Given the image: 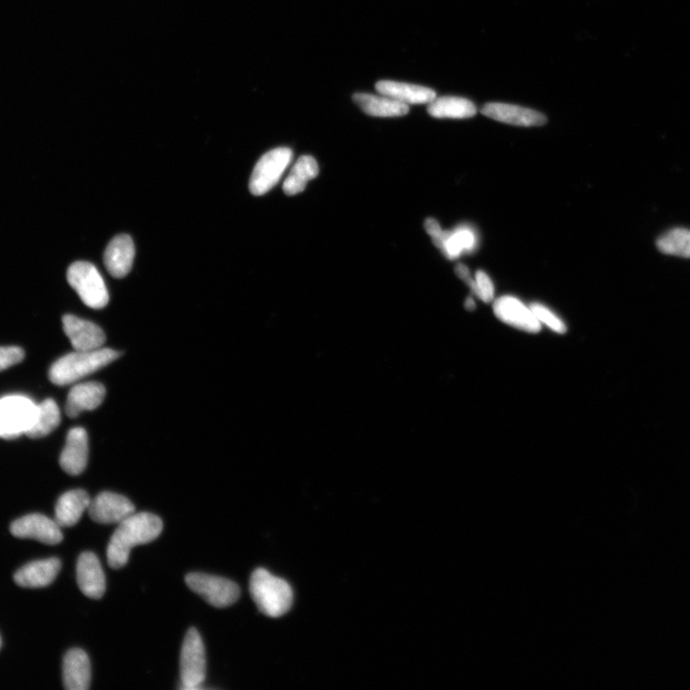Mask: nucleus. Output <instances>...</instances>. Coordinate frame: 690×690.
<instances>
[{"label":"nucleus","mask_w":690,"mask_h":690,"mask_svg":"<svg viewBox=\"0 0 690 690\" xmlns=\"http://www.w3.org/2000/svg\"><path fill=\"white\" fill-rule=\"evenodd\" d=\"M163 529L160 517L152 513H133L119 523L106 549L107 561L113 569L124 566L131 550L137 545L156 540Z\"/></svg>","instance_id":"nucleus-1"},{"label":"nucleus","mask_w":690,"mask_h":690,"mask_svg":"<svg viewBox=\"0 0 690 690\" xmlns=\"http://www.w3.org/2000/svg\"><path fill=\"white\" fill-rule=\"evenodd\" d=\"M119 356V352L110 348L75 350L52 364L49 373L50 379L57 386H69L98 372Z\"/></svg>","instance_id":"nucleus-2"},{"label":"nucleus","mask_w":690,"mask_h":690,"mask_svg":"<svg viewBox=\"0 0 690 690\" xmlns=\"http://www.w3.org/2000/svg\"><path fill=\"white\" fill-rule=\"evenodd\" d=\"M250 590L259 611L270 618L285 615L293 604V591L288 582L265 569L253 574Z\"/></svg>","instance_id":"nucleus-3"},{"label":"nucleus","mask_w":690,"mask_h":690,"mask_svg":"<svg viewBox=\"0 0 690 690\" xmlns=\"http://www.w3.org/2000/svg\"><path fill=\"white\" fill-rule=\"evenodd\" d=\"M67 278L69 285L89 308L102 309L109 303V293L95 265L84 261L75 262L69 268Z\"/></svg>","instance_id":"nucleus-4"},{"label":"nucleus","mask_w":690,"mask_h":690,"mask_svg":"<svg viewBox=\"0 0 690 690\" xmlns=\"http://www.w3.org/2000/svg\"><path fill=\"white\" fill-rule=\"evenodd\" d=\"M36 412L37 406L27 397L12 395L0 399V437L13 438L26 434Z\"/></svg>","instance_id":"nucleus-5"},{"label":"nucleus","mask_w":690,"mask_h":690,"mask_svg":"<svg viewBox=\"0 0 690 690\" xmlns=\"http://www.w3.org/2000/svg\"><path fill=\"white\" fill-rule=\"evenodd\" d=\"M207 677V657L201 635L190 628L180 653V680L183 689L201 687Z\"/></svg>","instance_id":"nucleus-6"},{"label":"nucleus","mask_w":690,"mask_h":690,"mask_svg":"<svg viewBox=\"0 0 690 690\" xmlns=\"http://www.w3.org/2000/svg\"><path fill=\"white\" fill-rule=\"evenodd\" d=\"M291 160L293 152L289 148H278L265 153L253 169L250 179L251 193L261 196L271 190L281 179Z\"/></svg>","instance_id":"nucleus-7"},{"label":"nucleus","mask_w":690,"mask_h":690,"mask_svg":"<svg viewBox=\"0 0 690 690\" xmlns=\"http://www.w3.org/2000/svg\"><path fill=\"white\" fill-rule=\"evenodd\" d=\"M186 582L194 593L201 595L214 607H228L240 597V588L236 583L223 577L194 573L187 576Z\"/></svg>","instance_id":"nucleus-8"},{"label":"nucleus","mask_w":690,"mask_h":690,"mask_svg":"<svg viewBox=\"0 0 690 690\" xmlns=\"http://www.w3.org/2000/svg\"><path fill=\"white\" fill-rule=\"evenodd\" d=\"M10 530L17 538L33 539L45 545H57L64 538L57 521L41 514H30L14 520Z\"/></svg>","instance_id":"nucleus-9"},{"label":"nucleus","mask_w":690,"mask_h":690,"mask_svg":"<svg viewBox=\"0 0 690 690\" xmlns=\"http://www.w3.org/2000/svg\"><path fill=\"white\" fill-rule=\"evenodd\" d=\"M89 517L99 524H119L135 511L133 503L124 496L112 492L100 493L90 501Z\"/></svg>","instance_id":"nucleus-10"},{"label":"nucleus","mask_w":690,"mask_h":690,"mask_svg":"<svg viewBox=\"0 0 690 690\" xmlns=\"http://www.w3.org/2000/svg\"><path fill=\"white\" fill-rule=\"evenodd\" d=\"M496 317L504 324L531 334L541 331V324L523 302L511 296L501 297L494 302Z\"/></svg>","instance_id":"nucleus-11"},{"label":"nucleus","mask_w":690,"mask_h":690,"mask_svg":"<svg viewBox=\"0 0 690 690\" xmlns=\"http://www.w3.org/2000/svg\"><path fill=\"white\" fill-rule=\"evenodd\" d=\"M482 114L505 124L520 127H539L545 125L547 121L546 115L539 112L504 103H487L483 106Z\"/></svg>","instance_id":"nucleus-12"},{"label":"nucleus","mask_w":690,"mask_h":690,"mask_svg":"<svg viewBox=\"0 0 690 690\" xmlns=\"http://www.w3.org/2000/svg\"><path fill=\"white\" fill-rule=\"evenodd\" d=\"M63 327L75 350H97L102 348L106 343L105 333L94 322L66 315L63 317Z\"/></svg>","instance_id":"nucleus-13"},{"label":"nucleus","mask_w":690,"mask_h":690,"mask_svg":"<svg viewBox=\"0 0 690 690\" xmlns=\"http://www.w3.org/2000/svg\"><path fill=\"white\" fill-rule=\"evenodd\" d=\"M77 582L82 593L92 600H100L106 591V578L98 557L84 552L77 563Z\"/></svg>","instance_id":"nucleus-14"},{"label":"nucleus","mask_w":690,"mask_h":690,"mask_svg":"<svg viewBox=\"0 0 690 690\" xmlns=\"http://www.w3.org/2000/svg\"><path fill=\"white\" fill-rule=\"evenodd\" d=\"M87 459L88 437L86 429L74 428L69 432L65 448L60 454V467L71 475H78L86 469Z\"/></svg>","instance_id":"nucleus-15"},{"label":"nucleus","mask_w":690,"mask_h":690,"mask_svg":"<svg viewBox=\"0 0 690 690\" xmlns=\"http://www.w3.org/2000/svg\"><path fill=\"white\" fill-rule=\"evenodd\" d=\"M134 253V244L129 235H122L115 237L107 245L104 254V263L107 271L114 278H124L132 269Z\"/></svg>","instance_id":"nucleus-16"},{"label":"nucleus","mask_w":690,"mask_h":690,"mask_svg":"<svg viewBox=\"0 0 690 690\" xmlns=\"http://www.w3.org/2000/svg\"><path fill=\"white\" fill-rule=\"evenodd\" d=\"M60 570L58 558L30 563L15 573L14 579L23 588H42L51 584Z\"/></svg>","instance_id":"nucleus-17"},{"label":"nucleus","mask_w":690,"mask_h":690,"mask_svg":"<svg viewBox=\"0 0 690 690\" xmlns=\"http://www.w3.org/2000/svg\"><path fill=\"white\" fill-rule=\"evenodd\" d=\"M105 396L106 389L100 382H88L75 385L68 396V416L76 418L83 411L96 409L103 403Z\"/></svg>","instance_id":"nucleus-18"},{"label":"nucleus","mask_w":690,"mask_h":690,"mask_svg":"<svg viewBox=\"0 0 690 690\" xmlns=\"http://www.w3.org/2000/svg\"><path fill=\"white\" fill-rule=\"evenodd\" d=\"M375 87L381 96L406 105L428 104L437 98L434 89L418 85L385 80Z\"/></svg>","instance_id":"nucleus-19"},{"label":"nucleus","mask_w":690,"mask_h":690,"mask_svg":"<svg viewBox=\"0 0 690 690\" xmlns=\"http://www.w3.org/2000/svg\"><path fill=\"white\" fill-rule=\"evenodd\" d=\"M63 679L68 690H87L91 681L87 654L82 649L69 651L64 658Z\"/></svg>","instance_id":"nucleus-20"},{"label":"nucleus","mask_w":690,"mask_h":690,"mask_svg":"<svg viewBox=\"0 0 690 690\" xmlns=\"http://www.w3.org/2000/svg\"><path fill=\"white\" fill-rule=\"evenodd\" d=\"M90 498L85 490L69 491L56 504V521L60 528L72 527L78 523L85 511L88 509Z\"/></svg>","instance_id":"nucleus-21"},{"label":"nucleus","mask_w":690,"mask_h":690,"mask_svg":"<svg viewBox=\"0 0 690 690\" xmlns=\"http://www.w3.org/2000/svg\"><path fill=\"white\" fill-rule=\"evenodd\" d=\"M353 100L368 115L376 117H398L409 114V105L398 102L383 96L356 94Z\"/></svg>","instance_id":"nucleus-22"},{"label":"nucleus","mask_w":690,"mask_h":690,"mask_svg":"<svg viewBox=\"0 0 690 690\" xmlns=\"http://www.w3.org/2000/svg\"><path fill=\"white\" fill-rule=\"evenodd\" d=\"M435 244L445 256L454 260L464 253L473 252L477 245V236H475L473 229L467 226H459L453 232H444L442 237Z\"/></svg>","instance_id":"nucleus-23"},{"label":"nucleus","mask_w":690,"mask_h":690,"mask_svg":"<svg viewBox=\"0 0 690 690\" xmlns=\"http://www.w3.org/2000/svg\"><path fill=\"white\" fill-rule=\"evenodd\" d=\"M428 113L436 118L466 119L477 114V106L466 98L444 97L428 103Z\"/></svg>","instance_id":"nucleus-24"},{"label":"nucleus","mask_w":690,"mask_h":690,"mask_svg":"<svg viewBox=\"0 0 690 690\" xmlns=\"http://www.w3.org/2000/svg\"><path fill=\"white\" fill-rule=\"evenodd\" d=\"M319 168L313 157L303 156L291 169L290 173L284 181L283 190L288 196H295L301 193L311 179L318 175Z\"/></svg>","instance_id":"nucleus-25"},{"label":"nucleus","mask_w":690,"mask_h":690,"mask_svg":"<svg viewBox=\"0 0 690 690\" xmlns=\"http://www.w3.org/2000/svg\"><path fill=\"white\" fill-rule=\"evenodd\" d=\"M60 412L57 403L52 399H46L37 406L35 419L26 432L31 438H41L49 436L60 425Z\"/></svg>","instance_id":"nucleus-26"},{"label":"nucleus","mask_w":690,"mask_h":690,"mask_svg":"<svg viewBox=\"0 0 690 690\" xmlns=\"http://www.w3.org/2000/svg\"><path fill=\"white\" fill-rule=\"evenodd\" d=\"M659 252L674 256L690 258V230L673 228L657 241Z\"/></svg>","instance_id":"nucleus-27"},{"label":"nucleus","mask_w":690,"mask_h":690,"mask_svg":"<svg viewBox=\"0 0 690 690\" xmlns=\"http://www.w3.org/2000/svg\"><path fill=\"white\" fill-rule=\"evenodd\" d=\"M529 308L535 315L536 318L540 321V324L546 325L549 329L558 334H564L566 332V327L564 322L554 313H552L546 306L540 303H532Z\"/></svg>","instance_id":"nucleus-28"},{"label":"nucleus","mask_w":690,"mask_h":690,"mask_svg":"<svg viewBox=\"0 0 690 690\" xmlns=\"http://www.w3.org/2000/svg\"><path fill=\"white\" fill-rule=\"evenodd\" d=\"M474 282V296H477L485 303H490L494 299V284L492 281L490 280L488 274L485 271H478L477 273H475Z\"/></svg>","instance_id":"nucleus-29"},{"label":"nucleus","mask_w":690,"mask_h":690,"mask_svg":"<svg viewBox=\"0 0 690 690\" xmlns=\"http://www.w3.org/2000/svg\"><path fill=\"white\" fill-rule=\"evenodd\" d=\"M24 359V351L17 346L0 347V372L21 363Z\"/></svg>","instance_id":"nucleus-30"},{"label":"nucleus","mask_w":690,"mask_h":690,"mask_svg":"<svg viewBox=\"0 0 690 690\" xmlns=\"http://www.w3.org/2000/svg\"><path fill=\"white\" fill-rule=\"evenodd\" d=\"M455 271L456 275L458 276V278L462 280L471 289L474 294V289H475V282H474V280L472 279L469 269L464 264H457L455 266Z\"/></svg>","instance_id":"nucleus-31"},{"label":"nucleus","mask_w":690,"mask_h":690,"mask_svg":"<svg viewBox=\"0 0 690 690\" xmlns=\"http://www.w3.org/2000/svg\"><path fill=\"white\" fill-rule=\"evenodd\" d=\"M424 226H425L427 234L429 236H431L433 241L439 238L444 232L439 223L437 220L432 218L427 219L425 221Z\"/></svg>","instance_id":"nucleus-32"},{"label":"nucleus","mask_w":690,"mask_h":690,"mask_svg":"<svg viewBox=\"0 0 690 690\" xmlns=\"http://www.w3.org/2000/svg\"><path fill=\"white\" fill-rule=\"evenodd\" d=\"M465 308L468 311H474L475 309V302L473 299L469 298L465 301Z\"/></svg>","instance_id":"nucleus-33"},{"label":"nucleus","mask_w":690,"mask_h":690,"mask_svg":"<svg viewBox=\"0 0 690 690\" xmlns=\"http://www.w3.org/2000/svg\"><path fill=\"white\" fill-rule=\"evenodd\" d=\"M0 648H2V639H0Z\"/></svg>","instance_id":"nucleus-34"}]
</instances>
